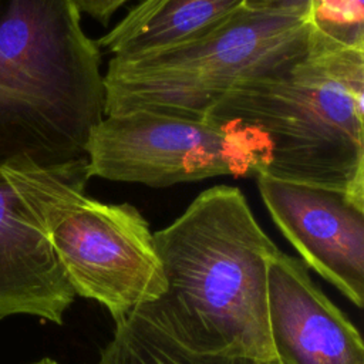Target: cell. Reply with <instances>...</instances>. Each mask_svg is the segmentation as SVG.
Segmentation results:
<instances>
[{
  "instance_id": "6da1fadb",
  "label": "cell",
  "mask_w": 364,
  "mask_h": 364,
  "mask_svg": "<svg viewBox=\"0 0 364 364\" xmlns=\"http://www.w3.org/2000/svg\"><path fill=\"white\" fill-rule=\"evenodd\" d=\"M165 291L135 309L188 350L277 360L267 318V266L279 250L240 189L200 192L154 232Z\"/></svg>"
},
{
  "instance_id": "7a4b0ae2",
  "label": "cell",
  "mask_w": 364,
  "mask_h": 364,
  "mask_svg": "<svg viewBox=\"0 0 364 364\" xmlns=\"http://www.w3.org/2000/svg\"><path fill=\"white\" fill-rule=\"evenodd\" d=\"M364 48L311 26L307 47L232 88L206 119L259 131L262 173L364 199Z\"/></svg>"
},
{
  "instance_id": "3957f363",
  "label": "cell",
  "mask_w": 364,
  "mask_h": 364,
  "mask_svg": "<svg viewBox=\"0 0 364 364\" xmlns=\"http://www.w3.org/2000/svg\"><path fill=\"white\" fill-rule=\"evenodd\" d=\"M102 118L100 50L75 0H0V168L85 161Z\"/></svg>"
},
{
  "instance_id": "277c9868",
  "label": "cell",
  "mask_w": 364,
  "mask_h": 364,
  "mask_svg": "<svg viewBox=\"0 0 364 364\" xmlns=\"http://www.w3.org/2000/svg\"><path fill=\"white\" fill-rule=\"evenodd\" d=\"M3 169L41 216L75 296L98 301L118 321L165 291L148 222L129 203L85 196L87 159L57 169Z\"/></svg>"
},
{
  "instance_id": "5b68a950",
  "label": "cell",
  "mask_w": 364,
  "mask_h": 364,
  "mask_svg": "<svg viewBox=\"0 0 364 364\" xmlns=\"http://www.w3.org/2000/svg\"><path fill=\"white\" fill-rule=\"evenodd\" d=\"M309 18L242 9L193 41L138 57H111L104 74V117L151 111L206 119L236 85L301 53Z\"/></svg>"
},
{
  "instance_id": "8992f818",
  "label": "cell",
  "mask_w": 364,
  "mask_h": 364,
  "mask_svg": "<svg viewBox=\"0 0 364 364\" xmlns=\"http://www.w3.org/2000/svg\"><path fill=\"white\" fill-rule=\"evenodd\" d=\"M267 139L256 129L151 111L104 117L87 144L90 176L166 188L263 172Z\"/></svg>"
},
{
  "instance_id": "52a82bcc",
  "label": "cell",
  "mask_w": 364,
  "mask_h": 364,
  "mask_svg": "<svg viewBox=\"0 0 364 364\" xmlns=\"http://www.w3.org/2000/svg\"><path fill=\"white\" fill-rule=\"evenodd\" d=\"M260 196L301 262L364 306V199L346 191L259 173Z\"/></svg>"
},
{
  "instance_id": "ba28073f",
  "label": "cell",
  "mask_w": 364,
  "mask_h": 364,
  "mask_svg": "<svg viewBox=\"0 0 364 364\" xmlns=\"http://www.w3.org/2000/svg\"><path fill=\"white\" fill-rule=\"evenodd\" d=\"M306 267L280 250L267 266V318L276 358L280 364H364L357 327Z\"/></svg>"
},
{
  "instance_id": "9c48e42d",
  "label": "cell",
  "mask_w": 364,
  "mask_h": 364,
  "mask_svg": "<svg viewBox=\"0 0 364 364\" xmlns=\"http://www.w3.org/2000/svg\"><path fill=\"white\" fill-rule=\"evenodd\" d=\"M74 299L41 216L0 168V320L27 314L63 324Z\"/></svg>"
},
{
  "instance_id": "30bf717a",
  "label": "cell",
  "mask_w": 364,
  "mask_h": 364,
  "mask_svg": "<svg viewBox=\"0 0 364 364\" xmlns=\"http://www.w3.org/2000/svg\"><path fill=\"white\" fill-rule=\"evenodd\" d=\"M245 0H142L95 44L111 57H138L172 48L213 31Z\"/></svg>"
},
{
  "instance_id": "8fae6325",
  "label": "cell",
  "mask_w": 364,
  "mask_h": 364,
  "mask_svg": "<svg viewBox=\"0 0 364 364\" xmlns=\"http://www.w3.org/2000/svg\"><path fill=\"white\" fill-rule=\"evenodd\" d=\"M95 364H280L245 355L206 354L185 348L132 310L115 321L114 336Z\"/></svg>"
},
{
  "instance_id": "7c38bea8",
  "label": "cell",
  "mask_w": 364,
  "mask_h": 364,
  "mask_svg": "<svg viewBox=\"0 0 364 364\" xmlns=\"http://www.w3.org/2000/svg\"><path fill=\"white\" fill-rule=\"evenodd\" d=\"M310 23L346 46L364 48L363 0H316Z\"/></svg>"
},
{
  "instance_id": "4fadbf2b",
  "label": "cell",
  "mask_w": 364,
  "mask_h": 364,
  "mask_svg": "<svg viewBox=\"0 0 364 364\" xmlns=\"http://www.w3.org/2000/svg\"><path fill=\"white\" fill-rule=\"evenodd\" d=\"M314 0H245V9L247 10L291 14L309 20Z\"/></svg>"
},
{
  "instance_id": "5bb4252c",
  "label": "cell",
  "mask_w": 364,
  "mask_h": 364,
  "mask_svg": "<svg viewBox=\"0 0 364 364\" xmlns=\"http://www.w3.org/2000/svg\"><path fill=\"white\" fill-rule=\"evenodd\" d=\"M128 0H75L80 11L87 13L101 24H107L112 14Z\"/></svg>"
},
{
  "instance_id": "9a60e30c",
  "label": "cell",
  "mask_w": 364,
  "mask_h": 364,
  "mask_svg": "<svg viewBox=\"0 0 364 364\" xmlns=\"http://www.w3.org/2000/svg\"><path fill=\"white\" fill-rule=\"evenodd\" d=\"M31 364H58V363L55 360L50 358V357H44V358H41V360H38L36 363H31Z\"/></svg>"
},
{
  "instance_id": "2e32d148",
  "label": "cell",
  "mask_w": 364,
  "mask_h": 364,
  "mask_svg": "<svg viewBox=\"0 0 364 364\" xmlns=\"http://www.w3.org/2000/svg\"><path fill=\"white\" fill-rule=\"evenodd\" d=\"M314 1H316V0H314ZM313 6H314V4H313Z\"/></svg>"
}]
</instances>
